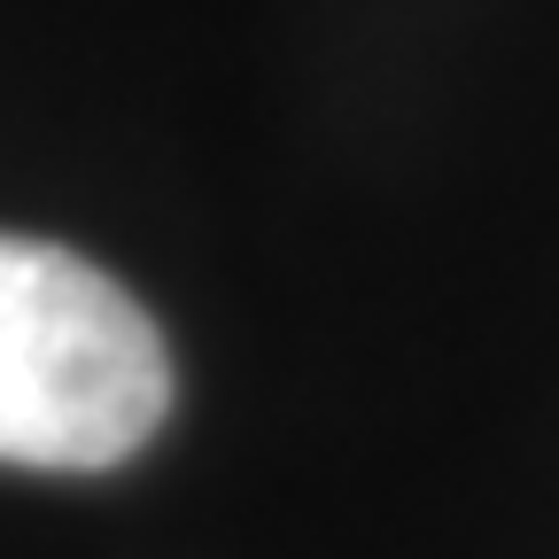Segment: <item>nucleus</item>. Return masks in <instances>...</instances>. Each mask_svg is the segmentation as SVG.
<instances>
[{"label":"nucleus","mask_w":559,"mask_h":559,"mask_svg":"<svg viewBox=\"0 0 559 559\" xmlns=\"http://www.w3.org/2000/svg\"><path fill=\"white\" fill-rule=\"evenodd\" d=\"M171 412L156 319L55 241L0 234V459L102 474Z\"/></svg>","instance_id":"1"}]
</instances>
